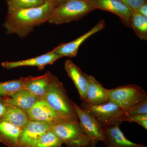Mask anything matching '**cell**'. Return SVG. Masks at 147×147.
<instances>
[{"label": "cell", "instance_id": "cell-1", "mask_svg": "<svg viewBox=\"0 0 147 147\" xmlns=\"http://www.w3.org/2000/svg\"><path fill=\"white\" fill-rule=\"evenodd\" d=\"M55 6L53 3L45 2L40 6L7 12L3 24L7 34H16L21 38L28 36L35 27L47 22Z\"/></svg>", "mask_w": 147, "mask_h": 147}, {"label": "cell", "instance_id": "cell-2", "mask_svg": "<svg viewBox=\"0 0 147 147\" xmlns=\"http://www.w3.org/2000/svg\"><path fill=\"white\" fill-rule=\"evenodd\" d=\"M95 9L88 0H66L55 6L47 22L60 25L77 21Z\"/></svg>", "mask_w": 147, "mask_h": 147}, {"label": "cell", "instance_id": "cell-3", "mask_svg": "<svg viewBox=\"0 0 147 147\" xmlns=\"http://www.w3.org/2000/svg\"><path fill=\"white\" fill-rule=\"evenodd\" d=\"M51 129L67 147H91L90 141L79 121H64L51 126Z\"/></svg>", "mask_w": 147, "mask_h": 147}, {"label": "cell", "instance_id": "cell-4", "mask_svg": "<svg viewBox=\"0 0 147 147\" xmlns=\"http://www.w3.org/2000/svg\"><path fill=\"white\" fill-rule=\"evenodd\" d=\"M42 99L63 118L79 121L74 108L73 102L69 98L63 84L59 79L51 87Z\"/></svg>", "mask_w": 147, "mask_h": 147}, {"label": "cell", "instance_id": "cell-5", "mask_svg": "<svg viewBox=\"0 0 147 147\" xmlns=\"http://www.w3.org/2000/svg\"><path fill=\"white\" fill-rule=\"evenodd\" d=\"M109 101L124 110H127L147 97L146 91L136 85H125L107 90Z\"/></svg>", "mask_w": 147, "mask_h": 147}, {"label": "cell", "instance_id": "cell-6", "mask_svg": "<svg viewBox=\"0 0 147 147\" xmlns=\"http://www.w3.org/2000/svg\"><path fill=\"white\" fill-rule=\"evenodd\" d=\"M81 108L89 113L102 127L120 124L124 110L111 101L99 105H91L83 102Z\"/></svg>", "mask_w": 147, "mask_h": 147}, {"label": "cell", "instance_id": "cell-7", "mask_svg": "<svg viewBox=\"0 0 147 147\" xmlns=\"http://www.w3.org/2000/svg\"><path fill=\"white\" fill-rule=\"evenodd\" d=\"M73 106L80 126L90 141L91 147H96L99 142H104L105 134L101 125L89 113L73 102Z\"/></svg>", "mask_w": 147, "mask_h": 147}, {"label": "cell", "instance_id": "cell-8", "mask_svg": "<svg viewBox=\"0 0 147 147\" xmlns=\"http://www.w3.org/2000/svg\"><path fill=\"white\" fill-rule=\"evenodd\" d=\"M51 128L44 122L30 120L22 128L17 147H35L39 139Z\"/></svg>", "mask_w": 147, "mask_h": 147}, {"label": "cell", "instance_id": "cell-9", "mask_svg": "<svg viewBox=\"0 0 147 147\" xmlns=\"http://www.w3.org/2000/svg\"><path fill=\"white\" fill-rule=\"evenodd\" d=\"M30 120L44 122L50 126L67 119L63 118L43 99H40L27 112Z\"/></svg>", "mask_w": 147, "mask_h": 147}, {"label": "cell", "instance_id": "cell-10", "mask_svg": "<svg viewBox=\"0 0 147 147\" xmlns=\"http://www.w3.org/2000/svg\"><path fill=\"white\" fill-rule=\"evenodd\" d=\"M105 21L101 20L95 26L83 35L71 42L59 45L53 50L62 57H74L77 55L79 47L82 43L93 34L105 28Z\"/></svg>", "mask_w": 147, "mask_h": 147}, {"label": "cell", "instance_id": "cell-11", "mask_svg": "<svg viewBox=\"0 0 147 147\" xmlns=\"http://www.w3.org/2000/svg\"><path fill=\"white\" fill-rule=\"evenodd\" d=\"M94 9H99L117 15L126 26H129L131 11L119 0H88Z\"/></svg>", "mask_w": 147, "mask_h": 147}, {"label": "cell", "instance_id": "cell-12", "mask_svg": "<svg viewBox=\"0 0 147 147\" xmlns=\"http://www.w3.org/2000/svg\"><path fill=\"white\" fill-rule=\"evenodd\" d=\"M62 58L61 56L55 53L53 50L46 54L35 57L17 61L4 62L1 65L7 69H11L24 66L36 67L39 70L44 69L46 66L52 65L59 59Z\"/></svg>", "mask_w": 147, "mask_h": 147}, {"label": "cell", "instance_id": "cell-13", "mask_svg": "<svg viewBox=\"0 0 147 147\" xmlns=\"http://www.w3.org/2000/svg\"><path fill=\"white\" fill-rule=\"evenodd\" d=\"M117 123L103 128L107 147H147L144 145L131 142L124 134Z\"/></svg>", "mask_w": 147, "mask_h": 147}, {"label": "cell", "instance_id": "cell-14", "mask_svg": "<svg viewBox=\"0 0 147 147\" xmlns=\"http://www.w3.org/2000/svg\"><path fill=\"white\" fill-rule=\"evenodd\" d=\"M58 80L59 79L56 76L47 71L42 76H31L26 84L25 88L32 92L40 99H42Z\"/></svg>", "mask_w": 147, "mask_h": 147}, {"label": "cell", "instance_id": "cell-15", "mask_svg": "<svg viewBox=\"0 0 147 147\" xmlns=\"http://www.w3.org/2000/svg\"><path fill=\"white\" fill-rule=\"evenodd\" d=\"M88 82L86 97L83 102L91 105H99L109 101L107 90L94 76L86 74Z\"/></svg>", "mask_w": 147, "mask_h": 147}, {"label": "cell", "instance_id": "cell-16", "mask_svg": "<svg viewBox=\"0 0 147 147\" xmlns=\"http://www.w3.org/2000/svg\"><path fill=\"white\" fill-rule=\"evenodd\" d=\"M65 69L78 90L80 98L84 101L88 86L86 74L83 72L81 69L70 60L65 61Z\"/></svg>", "mask_w": 147, "mask_h": 147}, {"label": "cell", "instance_id": "cell-17", "mask_svg": "<svg viewBox=\"0 0 147 147\" xmlns=\"http://www.w3.org/2000/svg\"><path fill=\"white\" fill-rule=\"evenodd\" d=\"M3 99L9 105L15 106L27 113L35 103L40 99L28 90L24 88Z\"/></svg>", "mask_w": 147, "mask_h": 147}, {"label": "cell", "instance_id": "cell-18", "mask_svg": "<svg viewBox=\"0 0 147 147\" xmlns=\"http://www.w3.org/2000/svg\"><path fill=\"white\" fill-rule=\"evenodd\" d=\"M22 128L0 120V142L8 147H17Z\"/></svg>", "mask_w": 147, "mask_h": 147}, {"label": "cell", "instance_id": "cell-19", "mask_svg": "<svg viewBox=\"0 0 147 147\" xmlns=\"http://www.w3.org/2000/svg\"><path fill=\"white\" fill-rule=\"evenodd\" d=\"M2 119L21 128H24L30 121L26 112L9 104L5 115Z\"/></svg>", "mask_w": 147, "mask_h": 147}, {"label": "cell", "instance_id": "cell-20", "mask_svg": "<svg viewBox=\"0 0 147 147\" xmlns=\"http://www.w3.org/2000/svg\"><path fill=\"white\" fill-rule=\"evenodd\" d=\"M31 77H21L18 79L0 82V98L9 97L18 91L25 88V86Z\"/></svg>", "mask_w": 147, "mask_h": 147}, {"label": "cell", "instance_id": "cell-21", "mask_svg": "<svg viewBox=\"0 0 147 147\" xmlns=\"http://www.w3.org/2000/svg\"><path fill=\"white\" fill-rule=\"evenodd\" d=\"M129 27L134 30L138 38L147 40V17L137 11L131 12L129 19Z\"/></svg>", "mask_w": 147, "mask_h": 147}, {"label": "cell", "instance_id": "cell-22", "mask_svg": "<svg viewBox=\"0 0 147 147\" xmlns=\"http://www.w3.org/2000/svg\"><path fill=\"white\" fill-rule=\"evenodd\" d=\"M45 3L43 0H7V12L40 6Z\"/></svg>", "mask_w": 147, "mask_h": 147}, {"label": "cell", "instance_id": "cell-23", "mask_svg": "<svg viewBox=\"0 0 147 147\" xmlns=\"http://www.w3.org/2000/svg\"><path fill=\"white\" fill-rule=\"evenodd\" d=\"M63 143L51 129L39 139L35 147H63Z\"/></svg>", "mask_w": 147, "mask_h": 147}, {"label": "cell", "instance_id": "cell-24", "mask_svg": "<svg viewBox=\"0 0 147 147\" xmlns=\"http://www.w3.org/2000/svg\"><path fill=\"white\" fill-rule=\"evenodd\" d=\"M140 114H147V97L133 105L131 108L124 110L122 119L129 116Z\"/></svg>", "mask_w": 147, "mask_h": 147}, {"label": "cell", "instance_id": "cell-25", "mask_svg": "<svg viewBox=\"0 0 147 147\" xmlns=\"http://www.w3.org/2000/svg\"><path fill=\"white\" fill-rule=\"evenodd\" d=\"M127 121L129 122H136L147 129V114H140L129 116L123 118L122 122Z\"/></svg>", "mask_w": 147, "mask_h": 147}, {"label": "cell", "instance_id": "cell-26", "mask_svg": "<svg viewBox=\"0 0 147 147\" xmlns=\"http://www.w3.org/2000/svg\"><path fill=\"white\" fill-rule=\"evenodd\" d=\"M129 9L131 12L137 11L142 5L147 2V0H119Z\"/></svg>", "mask_w": 147, "mask_h": 147}, {"label": "cell", "instance_id": "cell-27", "mask_svg": "<svg viewBox=\"0 0 147 147\" xmlns=\"http://www.w3.org/2000/svg\"><path fill=\"white\" fill-rule=\"evenodd\" d=\"M8 105V104L5 102L3 98H0V120L2 119L5 115Z\"/></svg>", "mask_w": 147, "mask_h": 147}, {"label": "cell", "instance_id": "cell-28", "mask_svg": "<svg viewBox=\"0 0 147 147\" xmlns=\"http://www.w3.org/2000/svg\"><path fill=\"white\" fill-rule=\"evenodd\" d=\"M137 11L143 16L147 17V3H145L140 6Z\"/></svg>", "mask_w": 147, "mask_h": 147}, {"label": "cell", "instance_id": "cell-29", "mask_svg": "<svg viewBox=\"0 0 147 147\" xmlns=\"http://www.w3.org/2000/svg\"><path fill=\"white\" fill-rule=\"evenodd\" d=\"M43 1H44L45 2L53 3L55 5H58L57 2V0H43Z\"/></svg>", "mask_w": 147, "mask_h": 147}, {"label": "cell", "instance_id": "cell-30", "mask_svg": "<svg viewBox=\"0 0 147 147\" xmlns=\"http://www.w3.org/2000/svg\"><path fill=\"white\" fill-rule=\"evenodd\" d=\"M57 1L58 5L59 4L65 1H66V0H57Z\"/></svg>", "mask_w": 147, "mask_h": 147}]
</instances>
